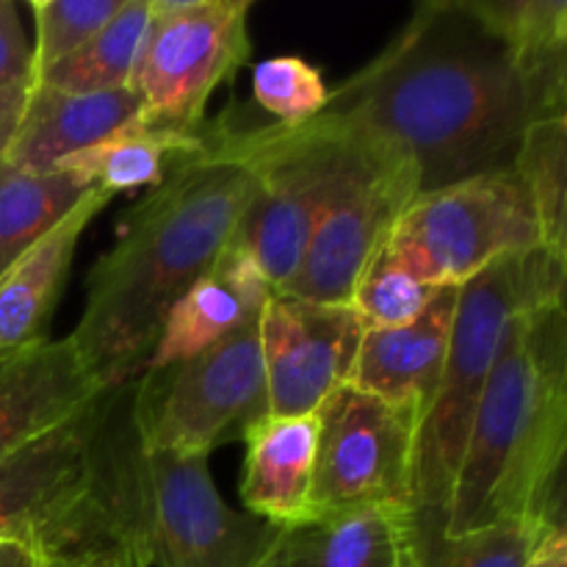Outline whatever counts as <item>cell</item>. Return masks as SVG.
Wrapping results in <instances>:
<instances>
[{
  "label": "cell",
  "instance_id": "cell-26",
  "mask_svg": "<svg viewBox=\"0 0 567 567\" xmlns=\"http://www.w3.org/2000/svg\"><path fill=\"white\" fill-rule=\"evenodd\" d=\"M554 526L563 524L518 518L443 537L424 557L413 559V567H524Z\"/></svg>",
  "mask_w": 567,
  "mask_h": 567
},
{
  "label": "cell",
  "instance_id": "cell-17",
  "mask_svg": "<svg viewBox=\"0 0 567 567\" xmlns=\"http://www.w3.org/2000/svg\"><path fill=\"white\" fill-rule=\"evenodd\" d=\"M105 393L109 391L94 396L64 424L44 432L0 465V546L3 543L31 546L33 532L44 520L48 509L78 480L89 441L97 430Z\"/></svg>",
  "mask_w": 567,
  "mask_h": 567
},
{
  "label": "cell",
  "instance_id": "cell-29",
  "mask_svg": "<svg viewBox=\"0 0 567 567\" xmlns=\"http://www.w3.org/2000/svg\"><path fill=\"white\" fill-rule=\"evenodd\" d=\"M437 288L424 286L408 271L399 269L385 249L365 266L352 293V308L365 324V330H391V327L410 324L421 310L430 305Z\"/></svg>",
  "mask_w": 567,
  "mask_h": 567
},
{
  "label": "cell",
  "instance_id": "cell-34",
  "mask_svg": "<svg viewBox=\"0 0 567 567\" xmlns=\"http://www.w3.org/2000/svg\"><path fill=\"white\" fill-rule=\"evenodd\" d=\"M37 567H48V565H42V563H37Z\"/></svg>",
  "mask_w": 567,
  "mask_h": 567
},
{
  "label": "cell",
  "instance_id": "cell-24",
  "mask_svg": "<svg viewBox=\"0 0 567 567\" xmlns=\"http://www.w3.org/2000/svg\"><path fill=\"white\" fill-rule=\"evenodd\" d=\"M150 25V0H125L114 20L78 53L33 78L39 86L72 94L116 92L131 86L138 50Z\"/></svg>",
  "mask_w": 567,
  "mask_h": 567
},
{
  "label": "cell",
  "instance_id": "cell-27",
  "mask_svg": "<svg viewBox=\"0 0 567 567\" xmlns=\"http://www.w3.org/2000/svg\"><path fill=\"white\" fill-rule=\"evenodd\" d=\"M252 97L271 122L299 127L324 111L330 89L313 64L299 55H277L252 70Z\"/></svg>",
  "mask_w": 567,
  "mask_h": 567
},
{
  "label": "cell",
  "instance_id": "cell-4",
  "mask_svg": "<svg viewBox=\"0 0 567 567\" xmlns=\"http://www.w3.org/2000/svg\"><path fill=\"white\" fill-rule=\"evenodd\" d=\"M565 302L509 319L454 482L446 535L518 518L563 524Z\"/></svg>",
  "mask_w": 567,
  "mask_h": 567
},
{
  "label": "cell",
  "instance_id": "cell-22",
  "mask_svg": "<svg viewBox=\"0 0 567 567\" xmlns=\"http://www.w3.org/2000/svg\"><path fill=\"white\" fill-rule=\"evenodd\" d=\"M92 192L100 188L59 169H20L0 155V277Z\"/></svg>",
  "mask_w": 567,
  "mask_h": 567
},
{
  "label": "cell",
  "instance_id": "cell-8",
  "mask_svg": "<svg viewBox=\"0 0 567 567\" xmlns=\"http://www.w3.org/2000/svg\"><path fill=\"white\" fill-rule=\"evenodd\" d=\"M341 133L347 142L341 172L310 233L297 275L277 291L282 297L321 305L352 302L365 266L385 247L399 216L421 194L419 172L399 150L360 133Z\"/></svg>",
  "mask_w": 567,
  "mask_h": 567
},
{
  "label": "cell",
  "instance_id": "cell-5",
  "mask_svg": "<svg viewBox=\"0 0 567 567\" xmlns=\"http://www.w3.org/2000/svg\"><path fill=\"white\" fill-rule=\"evenodd\" d=\"M565 286L567 260L543 247L496 260L460 286L446 363L415 437L413 559L446 535L465 443L509 319L565 302Z\"/></svg>",
  "mask_w": 567,
  "mask_h": 567
},
{
  "label": "cell",
  "instance_id": "cell-18",
  "mask_svg": "<svg viewBox=\"0 0 567 567\" xmlns=\"http://www.w3.org/2000/svg\"><path fill=\"white\" fill-rule=\"evenodd\" d=\"M109 199L111 194L105 192L89 194L0 277V360L48 341L50 319L64 291L78 241Z\"/></svg>",
  "mask_w": 567,
  "mask_h": 567
},
{
  "label": "cell",
  "instance_id": "cell-9",
  "mask_svg": "<svg viewBox=\"0 0 567 567\" xmlns=\"http://www.w3.org/2000/svg\"><path fill=\"white\" fill-rule=\"evenodd\" d=\"M252 0H150V25L131 89L144 122L194 133L208 100L252 53Z\"/></svg>",
  "mask_w": 567,
  "mask_h": 567
},
{
  "label": "cell",
  "instance_id": "cell-23",
  "mask_svg": "<svg viewBox=\"0 0 567 567\" xmlns=\"http://www.w3.org/2000/svg\"><path fill=\"white\" fill-rule=\"evenodd\" d=\"M474 6L513 48L526 75L567 100L565 0H474Z\"/></svg>",
  "mask_w": 567,
  "mask_h": 567
},
{
  "label": "cell",
  "instance_id": "cell-11",
  "mask_svg": "<svg viewBox=\"0 0 567 567\" xmlns=\"http://www.w3.org/2000/svg\"><path fill=\"white\" fill-rule=\"evenodd\" d=\"M258 192L236 233L275 293L297 275L305 247L341 172L347 142L338 127L313 120L286 127L249 122Z\"/></svg>",
  "mask_w": 567,
  "mask_h": 567
},
{
  "label": "cell",
  "instance_id": "cell-19",
  "mask_svg": "<svg viewBox=\"0 0 567 567\" xmlns=\"http://www.w3.org/2000/svg\"><path fill=\"white\" fill-rule=\"evenodd\" d=\"M142 103L131 86L116 92L72 94L59 89H28L20 127L3 158L20 169L53 172L70 155L103 142L109 133L138 116Z\"/></svg>",
  "mask_w": 567,
  "mask_h": 567
},
{
  "label": "cell",
  "instance_id": "cell-16",
  "mask_svg": "<svg viewBox=\"0 0 567 567\" xmlns=\"http://www.w3.org/2000/svg\"><path fill=\"white\" fill-rule=\"evenodd\" d=\"M258 567H413V515L371 507L280 526Z\"/></svg>",
  "mask_w": 567,
  "mask_h": 567
},
{
  "label": "cell",
  "instance_id": "cell-3",
  "mask_svg": "<svg viewBox=\"0 0 567 567\" xmlns=\"http://www.w3.org/2000/svg\"><path fill=\"white\" fill-rule=\"evenodd\" d=\"M255 192L249 122L227 111L208 122L205 147L122 216L116 244L89 271L70 336L100 385L116 388L147 369L169 310L236 238Z\"/></svg>",
  "mask_w": 567,
  "mask_h": 567
},
{
  "label": "cell",
  "instance_id": "cell-1",
  "mask_svg": "<svg viewBox=\"0 0 567 567\" xmlns=\"http://www.w3.org/2000/svg\"><path fill=\"white\" fill-rule=\"evenodd\" d=\"M474 0H426L316 120L399 150L421 194L509 169L532 122L567 116Z\"/></svg>",
  "mask_w": 567,
  "mask_h": 567
},
{
  "label": "cell",
  "instance_id": "cell-6",
  "mask_svg": "<svg viewBox=\"0 0 567 567\" xmlns=\"http://www.w3.org/2000/svg\"><path fill=\"white\" fill-rule=\"evenodd\" d=\"M543 247L535 205L518 172H491L419 194L382 249L430 288L465 286L496 260Z\"/></svg>",
  "mask_w": 567,
  "mask_h": 567
},
{
  "label": "cell",
  "instance_id": "cell-28",
  "mask_svg": "<svg viewBox=\"0 0 567 567\" xmlns=\"http://www.w3.org/2000/svg\"><path fill=\"white\" fill-rule=\"evenodd\" d=\"M125 0H33L31 14L37 22L33 78L59 61L70 59L89 39L97 37Z\"/></svg>",
  "mask_w": 567,
  "mask_h": 567
},
{
  "label": "cell",
  "instance_id": "cell-15",
  "mask_svg": "<svg viewBox=\"0 0 567 567\" xmlns=\"http://www.w3.org/2000/svg\"><path fill=\"white\" fill-rule=\"evenodd\" d=\"M460 288L443 286L410 324L365 330L349 385L424 419L452 343Z\"/></svg>",
  "mask_w": 567,
  "mask_h": 567
},
{
  "label": "cell",
  "instance_id": "cell-31",
  "mask_svg": "<svg viewBox=\"0 0 567 567\" xmlns=\"http://www.w3.org/2000/svg\"><path fill=\"white\" fill-rule=\"evenodd\" d=\"M31 86L3 89V92H0V155L6 153V147H9L11 138H14L17 127H20L22 111H25L28 89Z\"/></svg>",
  "mask_w": 567,
  "mask_h": 567
},
{
  "label": "cell",
  "instance_id": "cell-7",
  "mask_svg": "<svg viewBox=\"0 0 567 567\" xmlns=\"http://www.w3.org/2000/svg\"><path fill=\"white\" fill-rule=\"evenodd\" d=\"M133 419L144 443L205 454L269 419L260 321L181 363L131 380Z\"/></svg>",
  "mask_w": 567,
  "mask_h": 567
},
{
  "label": "cell",
  "instance_id": "cell-20",
  "mask_svg": "<svg viewBox=\"0 0 567 567\" xmlns=\"http://www.w3.org/2000/svg\"><path fill=\"white\" fill-rule=\"evenodd\" d=\"M241 502L255 518L291 526L308 518L316 457V415H269L241 437Z\"/></svg>",
  "mask_w": 567,
  "mask_h": 567
},
{
  "label": "cell",
  "instance_id": "cell-2",
  "mask_svg": "<svg viewBox=\"0 0 567 567\" xmlns=\"http://www.w3.org/2000/svg\"><path fill=\"white\" fill-rule=\"evenodd\" d=\"M277 532L221 498L205 454L147 446L122 382L105 393L81 474L28 548L48 567H105L127 554L150 567H258Z\"/></svg>",
  "mask_w": 567,
  "mask_h": 567
},
{
  "label": "cell",
  "instance_id": "cell-21",
  "mask_svg": "<svg viewBox=\"0 0 567 567\" xmlns=\"http://www.w3.org/2000/svg\"><path fill=\"white\" fill-rule=\"evenodd\" d=\"M208 142V122L199 131H169L133 116L122 127L61 161L55 169L75 177L86 188H100L111 194L127 192L138 186H161L172 166L181 164L188 155L199 153Z\"/></svg>",
  "mask_w": 567,
  "mask_h": 567
},
{
  "label": "cell",
  "instance_id": "cell-33",
  "mask_svg": "<svg viewBox=\"0 0 567 567\" xmlns=\"http://www.w3.org/2000/svg\"><path fill=\"white\" fill-rule=\"evenodd\" d=\"M0 567H37L31 548L22 543H3L0 546Z\"/></svg>",
  "mask_w": 567,
  "mask_h": 567
},
{
  "label": "cell",
  "instance_id": "cell-32",
  "mask_svg": "<svg viewBox=\"0 0 567 567\" xmlns=\"http://www.w3.org/2000/svg\"><path fill=\"white\" fill-rule=\"evenodd\" d=\"M524 567H567V537L565 526H554L548 535L543 537L540 546L529 557Z\"/></svg>",
  "mask_w": 567,
  "mask_h": 567
},
{
  "label": "cell",
  "instance_id": "cell-12",
  "mask_svg": "<svg viewBox=\"0 0 567 567\" xmlns=\"http://www.w3.org/2000/svg\"><path fill=\"white\" fill-rule=\"evenodd\" d=\"M365 324L352 305H321L275 293L260 316L269 415H313L349 382Z\"/></svg>",
  "mask_w": 567,
  "mask_h": 567
},
{
  "label": "cell",
  "instance_id": "cell-14",
  "mask_svg": "<svg viewBox=\"0 0 567 567\" xmlns=\"http://www.w3.org/2000/svg\"><path fill=\"white\" fill-rule=\"evenodd\" d=\"M103 391L70 336L0 360V465Z\"/></svg>",
  "mask_w": 567,
  "mask_h": 567
},
{
  "label": "cell",
  "instance_id": "cell-25",
  "mask_svg": "<svg viewBox=\"0 0 567 567\" xmlns=\"http://www.w3.org/2000/svg\"><path fill=\"white\" fill-rule=\"evenodd\" d=\"M513 169L535 205L543 249L567 260V116L532 122Z\"/></svg>",
  "mask_w": 567,
  "mask_h": 567
},
{
  "label": "cell",
  "instance_id": "cell-10",
  "mask_svg": "<svg viewBox=\"0 0 567 567\" xmlns=\"http://www.w3.org/2000/svg\"><path fill=\"white\" fill-rule=\"evenodd\" d=\"M310 515L391 507L413 515L415 437L421 419L360 388L338 385L316 410Z\"/></svg>",
  "mask_w": 567,
  "mask_h": 567
},
{
  "label": "cell",
  "instance_id": "cell-13",
  "mask_svg": "<svg viewBox=\"0 0 567 567\" xmlns=\"http://www.w3.org/2000/svg\"><path fill=\"white\" fill-rule=\"evenodd\" d=\"M275 288L233 238L208 271L183 293L161 327L147 369L181 363L260 321Z\"/></svg>",
  "mask_w": 567,
  "mask_h": 567
},
{
  "label": "cell",
  "instance_id": "cell-30",
  "mask_svg": "<svg viewBox=\"0 0 567 567\" xmlns=\"http://www.w3.org/2000/svg\"><path fill=\"white\" fill-rule=\"evenodd\" d=\"M33 50L22 31L20 14L11 0H0V92L31 86Z\"/></svg>",
  "mask_w": 567,
  "mask_h": 567
}]
</instances>
